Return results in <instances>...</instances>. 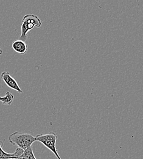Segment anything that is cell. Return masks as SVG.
Listing matches in <instances>:
<instances>
[{"label":"cell","instance_id":"7a4b0ae2","mask_svg":"<svg viewBox=\"0 0 143 159\" xmlns=\"http://www.w3.org/2000/svg\"><path fill=\"white\" fill-rule=\"evenodd\" d=\"M9 141L13 145H17L19 148L26 150L36 141V137L29 134H23L15 132L11 134L8 137Z\"/></svg>","mask_w":143,"mask_h":159},{"label":"cell","instance_id":"277c9868","mask_svg":"<svg viewBox=\"0 0 143 159\" xmlns=\"http://www.w3.org/2000/svg\"><path fill=\"white\" fill-rule=\"evenodd\" d=\"M1 78L12 89L17 91L20 94L23 93V91L21 89L20 87L19 86L17 81L10 75L9 72H2L1 74Z\"/></svg>","mask_w":143,"mask_h":159},{"label":"cell","instance_id":"9c48e42d","mask_svg":"<svg viewBox=\"0 0 143 159\" xmlns=\"http://www.w3.org/2000/svg\"><path fill=\"white\" fill-rule=\"evenodd\" d=\"M2 52H3V51H2V50L1 49V48H0V56L2 55Z\"/></svg>","mask_w":143,"mask_h":159},{"label":"cell","instance_id":"6da1fadb","mask_svg":"<svg viewBox=\"0 0 143 159\" xmlns=\"http://www.w3.org/2000/svg\"><path fill=\"white\" fill-rule=\"evenodd\" d=\"M41 24V20L36 15L27 14L24 16L22 20L20 40L26 42L27 39V33L35 27L40 28Z\"/></svg>","mask_w":143,"mask_h":159},{"label":"cell","instance_id":"8992f818","mask_svg":"<svg viewBox=\"0 0 143 159\" xmlns=\"http://www.w3.org/2000/svg\"><path fill=\"white\" fill-rule=\"evenodd\" d=\"M12 48L15 52L23 55L27 53V45L25 42L17 40L12 43Z\"/></svg>","mask_w":143,"mask_h":159},{"label":"cell","instance_id":"52a82bcc","mask_svg":"<svg viewBox=\"0 0 143 159\" xmlns=\"http://www.w3.org/2000/svg\"><path fill=\"white\" fill-rule=\"evenodd\" d=\"M14 99V95L9 91H7L6 93V95L4 96H2V97L0 96V101L2 102L3 105H10L12 104Z\"/></svg>","mask_w":143,"mask_h":159},{"label":"cell","instance_id":"30bf717a","mask_svg":"<svg viewBox=\"0 0 143 159\" xmlns=\"http://www.w3.org/2000/svg\"><path fill=\"white\" fill-rule=\"evenodd\" d=\"M22 159L21 157H16V158H14V159Z\"/></svg>","mask_w":143,"mask_h":159},{"label":"cell","instance_id":"3957f363","mask_svg":"<svg viewBox=\"0 0 143 159\" xmlns=\"http://www.w3.org/2000/svg\"><path fill=\"white\" fill-rule=\"evenodd\" d=\"M36 140L40 142L45 147L49 149L58 159H61L56 148V142L58 139L55 132H51L47 134H39L36 137Z\"/></svg>","mask_w":143,"mask_h":159},{"label":"cell","instance_id":"5b68a950","mask_svg":"<svg viewBox=\"0 0 143 159\" xmlns=\"http://www.w3.org/2000/svg\"><path fill=\"white\" fill-rule=\"evenodd\" d=\"M3 142L0 139V159H11L16 157H21V155L23 154L24 150L22 149L18 148L15 152L13 154H9L5 152L3 149Z\"/></svg>","mask_w":143,"mask_h":159},{"label":"cell","instance_id":"ba28073f","mask_svg":"<svg viewBox=\"0 0 143 159\" xmlns=\"http://www.w3.org/2000/svg\"><path fill=\"white\" fill-rule=\"evenodd\" d=\"M21 157L23 159H36L34 154L32 148L31 146L24 151Z\"/></svg>","mask_w":143,"mask_h":159}]
</instances>
